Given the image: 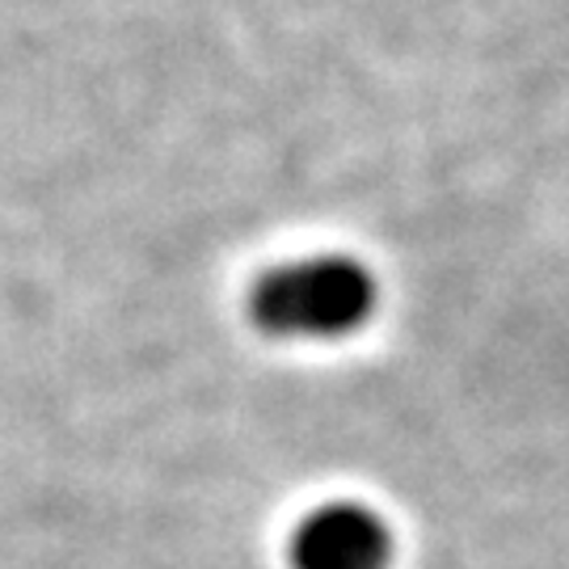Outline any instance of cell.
<instances>
[{
    "mask_svg": "<svg viewBox=\"0 0 569 569\" xmlns=\"http://www.w3.org/2000/svg\"><path fill=\"white\" fill-rule=\"evenodd\" d=\"M380 279L350 253H312L266 270L249 291V321L274 342H346L371 326Z\"/></svg>",
    "mask_w": 569,
    "mask_h": 569,
    "instance_id": "cell-1",
    "label": "cell"
},
{
    "mask_svg": "<svg viewBox=\"0 0 569 569\" xmlns=\"http://www.w3.org/2000/svg\"><path fill=\"white\" fill-rule=\"evenodd\" d=\"M291 569H392L397 536L367 502L338 498L308 510L291 531Z\"/></svg>",
    "mask_w": 569,
    "mask_h": 569,
    "instance_id": "cell-2",
    "label": "cell"
}]
</instances>
